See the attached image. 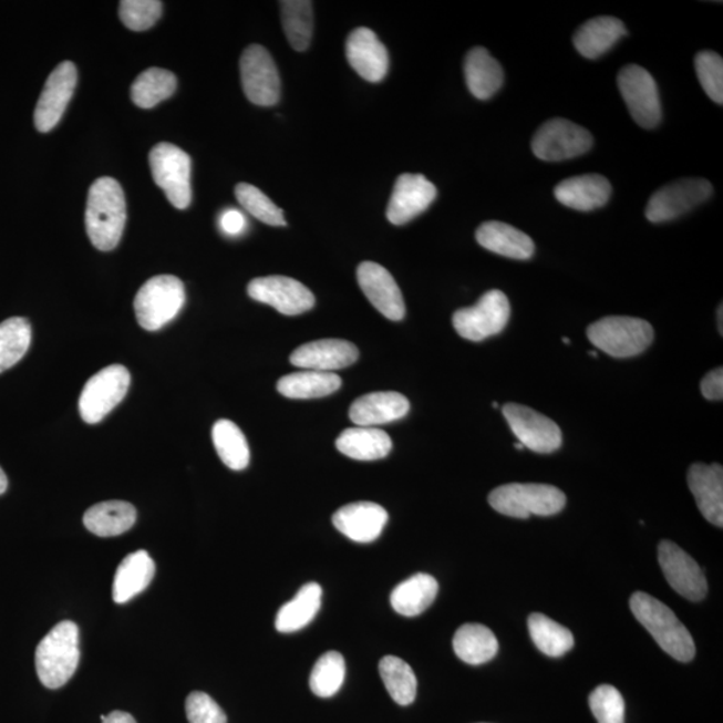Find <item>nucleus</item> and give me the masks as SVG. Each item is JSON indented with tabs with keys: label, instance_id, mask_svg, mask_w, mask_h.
<instances>
[{
	"label": "nucleus",
	"instance_id": "obj_7",
	"mask_svg": "<svg viewBox=\"0 0 723 723\" xmlns=\"http://www.w3.org/2000/svg\"><path fill=\"white\" fill-rule=\"evenodd\" d=\"M149 165L153 180L164 190L172 206L187 209L192 202L188 153L169 143L157 144L149 153Z\"/></svg>",
	"mask_w": 723,
	"mask_h": 723
},
{
	"label": "nucleus",
	"instance_id": "obj_35",
	"mask_svg": "<svg viewBox=\"0 0 723 723\" xmlns=\"http://www.w3.org/2000/svg\"><path fill=\"white\" fill-rule=\"evenodd\" d=\"M453 649L461 661L478 667L496 657L498 642L488 627L468 623L457 630L453 638Z\"/></svg>",
	"mask_w": 723,
	"mask_h": 723
},
{
	"label": "nucleus",
	"instance_id": "obj_13",
	"mask_svg": "<svg viewBox=\"0 0 723 723\" xmlns=\"http://www.w3.org/2000/svg\"><path fill=\"white\" fill-rule=\"evenodd\" d=\"M242 91L252 104L272 106L280 100V76L273 58L260 44H251L240 60Z\"/></svg>",
	"mask_w": 723,
	"mask_h": 723
},
{
	"label": "nucleus",
	"instance_id": "obj_11",
	"mask_svg": "<svg viewBox=\"0 0 723 723\" xmlns=\"http://www.w3.org/2000/svg\"><path fill=\"white\" fill-rule=\"evenodd\" d=\"M713 195V185L705 178H682L664 185L651 196L645 217L651 223H667L690 213Z\"/></svg>",
	"mask_w": 723,
	"mask_h": 723
},
{
	"label": "nucleus",
	"instance_id": "obj_30",
	"mask_svg": "<svg viewBox=\"0 0 723 723\" xmlns=\"http://www.w3.org/2000/svg\"><path fill=\"white\" fill-rule=\"evenodd\" d=\"M437 593V580L431 575L417 574L394 588L390 603L400 616L413 618L425 612L436 600Z\"/></svg>",
	"mask_w": 723,
	"mask_h": 723
},
{
	"label": "nucleus",
	"instance_id": "obj_25",
	"mask_svg": "<svg viewBox=\"0 0 723 723\" xmlns=\"http://www.w3.org/2000/svg\"><path fill=\"white\" fill-rule=\"evenodd\" d=\"M411 411V402L396 392L370 393L350 407V420L358 426L375 427L399 421Z\"/></svg>",
	"mask_w": 723,
	"mask_h": 723
},
{
	"label": "nucleus",
	"instance_id": "obj_12",
	"mask_svg": "<svg viewBox=\"0 0 723 723\" xmlns=\"http://www.w3.org/2000/svg\"><path fill=\"white\" fill-rule=\"evenodd\" d=\"M618 86L631 117L639 126L652 130L661 123V99L657 82L648 70L638 65L623 68L618 74Z\"/></svg>",
	"mask_w": 723,
	"mask_h": 723
},
{
	"label": "nucleus",
	"instance_id": "obj_26",
	"mask_svg": "<svg viewBox=\"0 0 723 723\" xmlns=\"http://www.w3.org/2000/svg\"><path fill=\"white\" fill-rule=\"evenodd\" d=\"M476 239L488 251L509 259L528 260L535 254L534 240L527 234L502 221L482 224Z\"/></svg>",
	"mask_w": 723,
	"mask_h": 723
},
{
	"label": "nucleus",
	"instance_id": "obj_15",
	"mask_svg": "<svg viewBox=\"0 0 723 723\" xmlns=\"http://www.w3.org/2000/svg\"><path fill=\"white\" fill-rule=\"evenodd\" d=\"M248 296L287 317L300 316L316 304V297L309 288L296 279L279 275L254 279L248 285Z\"/></svg>",
	"mask_w": 723,
	"mask_h": 723
},
{
	"label": "nucleus",
	"instance_id": "obj_39",
	"mask_svg": "<svg viewBox=\"0 0 723 723\" xmlns=\"http://www.w3.org/2000/svg\"><path fill=\"white\" fill-rule=\"evenodd\" d=\"M380 674L392 700L401 706H409L417 695V676L405 661L388 655L381 659Z\"/></svg>",
	"mask_w": 723,
	"mask_h": 723
},
{
	"label": "nucleus",
	"instance_id": "obj_44",
	"mask_svg": "<svg viewBox=\"0 0 723 723\" xmlns=\"http://www.w3.org/2000/svg\"><path fill=\"white\" fill-rule=\"evenodd\" d=\"M695 72L703 91L715 104L723 102V61L714 51H701L695 55Z\"/></svg>",
	"mask_w": 723,
	"mask_h": 723
},
{
	"label": "nucleus",
	"instance_id": "obj_52",
	"mask_svg": "<svg viewBox=\"0 0 723 723\" xmlns=\"http://www.w3.org/2000/svg\"><path fill=\"white\" fill-rule=\"evenodd\" d=\"M722 312H723V309H722V304H721L720 309H719V329H720L721 334H723V330H722L723 329V323H722L723 313Z\"/></svg>",
	"mask_w": 723,
	"mask_h": 723
},
{
	"label": "nucleus",
	"instance_id": "obj_10",
	"mask_svg": "<svg viewBox=\"0 0 723 723\" xmlns=\"http://www.w3.org/2000/svg\"><path fill=\"white\" fill-rule=\"evenodd\" d=\"M591 133L565 118L544 123L535 133L533 151L543 162H562L585 155L592 148Z\"/></svg>",
	"mask_w": 723,
	"mask_h": 723
},
{
	"label": "nucleus",
	"instance_id": "obj_53",
	"mask_svg": "<svg viewBox=\"0 0 723 723\" xmlns=\"http://www.w3.org/2000/svg\"><path fill=\"white\" fill-rule=\"evenodd\" d=\"M562 341H565V343L569 344V339L568 338H562Z\"/></svg>",
	"mask_w": 723,
	"mask_h": 723
},
{
	"label": "nucleus",
	"instance_id": "obj_42",
	"mask_svg": "<svg viewBox=\"0 0 723 723\" xmlns=\"http://www.w3.org/2000/svg\"><path fill=\"white\" fill-rule=\"evenodd\" d=\"M344 676L345 662L341 652H324L311 671V691L321 699H330L341 690Z\"/></svg>",
	"mask_w": 723,
	"mask_h": 723
},
{
	"label": "nucleus",
	"instance_id": "obj_36",
	"mask_svg": "<svg viewBox=\"0 0 723 723\" xmlns=\"http://www.w3.org/2000/svg\"><path fill=\"white\" fill-rule=\"evenodd\" d=\"M177 89L176 75L169 70L151 68L133 82L132 101L141 109H152L172 97Z\"/></svg>",
	"mask_w": 723,
	"mask_h": 723
},
{
	"label": "nucleus",
	"instance_id": "obj_31",
	"mask_svg": "<svg viewBox=\"0 0 723 723\" xmlns=\"http://www.w3.org/2000/svg\"><path fill=\"white\" fill-rule=\"evenodd\" d=\"M393 443L386 432L376 427H350L337 440V450L353 459L375 461L392 452Z\"/></svg>",
	"mask_w": 723,
	"mask_h": 723
},
{
	"label": "nucleus",
	"instance_id": "obj_21",
	"mask_svg": "<svg viewBox=\"0 0 723 723\" xmlns=\"http://www.w3.org/2000/svg\"><path fill=\"white\" fill-rule=\"evenodd\" d=\"M345 55L350 66L363 80L381 82L389 70V54L379 37L368 28L355 29L345 42Z\"/></svg>",
	"mask_w": 723,
	"mask_h": 723
},
{
	"label": "nucleus",
	"instance_id": "obj_1",
	"mask_svg": "<svg viewBox=\"0 0 723 723\" xmlns=\"http://www.w3.org/2000/svg\"><path fill=\"white\" fill-rule=\"evenodd\" d=\"M126 203L123 188L112 177H100L89 189L86 233L100 251H112L123 238Z\"/></svg>",
	"mask_w": 723,
	"mask_h": 723
},
{
	"label": "nucleus",
	"instance_id": "obj_40",
	"mask_svg": "<svg viewBox=\"0 0 723 723\" xmlns=\"http://www.w3.org/2000/svg\"><path fill=\"white\" fill-rule=\"evenodd\" d=\"M281 22L293 50L304 51L310 47L313 31L312 3L307 0L280 2Z\"/></svg>",
	"mask_w": 723,
	"mask_h": 723
},
{
	"label": "nucleus",
	"instance_id": "obj_50",
	"mask_svg": "<svg viewBox=\"0 0 723 723\" xmlns=\"http://www.w3.org/2000/svg\"><path fill=\"white\" fill-rule=\"evenodd\" d=\"M102 723H137L130 713L115 710L107 715H101Z\"/></svg>",
	"mask_w": 723,
	"mask_h": 723
},
{
	"label": "nucleus",
	"instance_id": "obj_9",
	"mask_svg": "<svg viewBox=\"0 0 723 723\" xmlns=\"http://www.w3.org/2000/svg\"><path fill=\"white\" fill-rule=\"evenodd\" d=\"M510 318V304L507 296L492 290L475 306L454 312L453 326L458 335L472 342H482L486 338L500 334Z\"/></svg>",
	"mask_w": 723,
	"mask_h": 723
},
{
	"label": "nucleus",
	"instance_id": "obj_34",
	"mask_svg": "<svg viewBox=\"0 0 723 723\" xmlns=\"http://www.w3.org/2000/svg\"><path fill=\"white\" fill-rule=\"evenodd\" d=\"M321 603L322 587L318 583H307L300 588L296 598L280 607L275 627L283 633L302 630L317 617Z\"/></svg>",
	"mask_w": 723,
	"mask_h": 723
},
{
	"label": "nucleus",
	"instance_id": "obj_19",
	"mask_svg": "<svg viewBox=\"0 0 723 723\" xmlns=\"http://www.w3.org/2000/svg\"><path fill=\"white\" fill-rule=\"evenodd\" d=\"M437 188L425 176L405 173L396 180L386 216L394 226H403L424 214L436 200Z\"/></svg>",
	"mask_w": 723,
	"mask_h": 723
},
{
	"label": "nucleus",
	"instance_id": "obj_5",
	"mask_svg": "<svg viewBox=\"0 0 723 723\" xmlns=\"http://www.w3.org/2000/svg\"><path fill=\"white\" fill-rule=\"evenodd\" d=\"M595 348L613 358H631L642 354L654 341V329L643 319L632 317H606L587 330Z\"/></svg>",
	"mask_w": 723,
	"mask_h": 723
},
{
	"label": "nucleus",
	"instance_id": "obj_28",
	"mask_svg": "<svg viewBox=\"0 0 723 723\" xmlns=\"http://www.w3.org/2000/svg\"><path fill=\"white\" fill-rule=\"evenodd\" d=\"M627 34L622 21L613 17H597L581 24L574 35L576 50L588 60H595L610 51Z\"/></svg>",
	"mask_w": 723,
	"mask_h": 723
},
{
	"label": "nucleus",
	"instance_id": "obj_3",
	"mask_svg": "<svg viewBox=\"0 0 723 723\" xmlns=\"http://www.w3.org/2000/svg\"><path fill=\"white\" fill-rule=\"evenodd\" d=\"M633 616L648 630L664 652L680 662L693 661V637L673 610L649 593L636 592L630 599Z\"/></svg>",
	"mask_w": 723,
	"mask_h": 723
},
{
	"label": "nucleus",
	"instance_id": "obj_16",
	"mask_svg": "<svg viewBox=\"0 0 723 723\" xmlns=\"http://www.w3.org/2000/svg\"><path fill=\"white\" fill-rule=\"evenodd\" d=\"M658 560L664 578L673 590L691 601L706 597L707 580L701 567L675 543L663 540L658 547Z\"/></svg>",
	"mask_w": 723,
	"mask_h": 723
},
{
	"label": "nucleus",
	"instance_id": "obj_22",
	"mask_svg": "<svg viewBox=\"0 0 723 723\" xmlns=\"http://www.w3.org/2000/svg\"><path fill=\"white\" fill-rule=\"evenodd\" d=\"M388 520L386 509L370 502L344 505L332 516V524L339 533L362 544L379 539Z\"/></svg>",
	"mask_w": 723,
	"mask_h": 723
},
{
	"label": "nucleus",
	"instance_id": "obj_23",
	"mask_svg": "<svg viewBox=\"0 0 723 723\" xmlns=\"http://www.w3.org/2000/svg\"><path fill=\"white\" fill-rule=\"evenodd\" d=\"M691 494L703 517L723 527V469L719 464H694L688 473Z\"/></svg>",
	"mask_w": 723,
	"mask_h": 723
},
{
	"label": "nucleus",
	"instance_id": "obj_51",
	"mask_svg": "<svg viewBox=\"0 0 723 723\" xmlns=\"http://www.w3.org/2000/svg\"><path fill=\"white\" fill-rule=\"evenodd\" d=\"M8 486H9L8 476H6L3 469L0 468V495H3L4 492L8 490Z\"/></svg>",
	"mask_w": 723,
	"mask_h": 723
},
{
	"label": "nucleus",
	"instance_id": "obj_17",
	"mask_svg": "<svg viewBox=\"0 0 723 723\" xmlns=\"http://www.w3.org/2000/svg\"><path fill=\"white\" fill-rule=\"evenodd\" d=\"M76 80V68L73 62L65 61L50 74L34 113L37 131L49 133L60 124L70 100H72Z\"/></svg>",
	"mask_w": 723,
	"mask_h": 723
},
{
	"label": "nucleus",
	"instance_id": "obj_6",
	"mask_svg": "<svg viewBox=\"0 0 723 723\" xmlns=\"http://www.w3.org/2000/svg\"><path fill=\"white\" fill-rule=\"evenodd\" d=\"M185 303V287L173 275H159L146 281L134 299L141 328L157 331L178 316Z\"/></svg>",
	"mask_w": 723,
	"mask_h": 723
},
{
	"label": "nucleus",
	"instance_id": "obj_41",
	"mask_svg": "<svg viewBox=\"0 0 723 723\" xmlns=\"http://www.w3.org/2000/svg\"><path fill=\"white\" fill-rule=\"evenodd\" d=\"M30 343L31 326L28 319L14 317L0 323V373L21 361Z\"/></svg>",
	"mask_w": 723,
	"mask_h": 723
},
{
	"label": "nucleus",
	"instance_id": "obj_20",
	"mask_svg": "<svg viewBox=\"0 0 723 723\" xmlns=\"http://www.w3.org/2000/svg\"><path fill=\"white\" fill-rule=\"evenodd\" d=\"M360 357L355 344L343 339H321L300 345L290 357L293 366L332 373L351 366Z\"/></svg>",
	"mask_w": 723,
	"mask_h": 723
},
{
	"label": "nucleus",
	"instance_id": "obj_2",
	"mask_svg": "<svg viewBox=\"0 0 723 723\" xmlns=\"http://www.w3.org/2000/svg\"><path fill=\"white\" fill-rule=\"evenodd\" d=\"M81 659L80 629L72 620H63L38 644L35 669L48 689H60L72 680Z\"/></svg>",
	"mask_w": 723,
	"mask_h": 723
},
{
	"label": "nucleus",
	"instance_id": "obj_32",
	"mask_svg": "<svg viewBox=\"0 0 723 723\" xmlns=\"http://www.w3.org/2000/svg\"><path fill=\"white\" fill-rule=\"evenodd\" d=\"M137 520L136 508L131 503L112 500L93 505L83 516L87 530L100 537L120 536Z\"/></svg>",
	"mask_w": 723,
	"mask_h": 723
},
{
	"label": "nucleus",
	"instance_id": "obj_18",
	"mask_svg": "<svg viewBox=\"0 0 723 723\" xmlns=\"http://www.w3.org/2000/svg\"><path fill=\"white\" fill-rule=\"evenodd\" d=\"M358 283L370 303L390 321H402L406 307L399 285L385 267L363 261L357 271Z\"/></svg>",
	"mask_w": 723,
	"mask_h": 723
},
{
	"label": "nucleus",
	"instance_id": "obj_8",
	"mask_svg": "<svg viewBox=\"0 0 723 723\" xmlns=\"http://www.w3.org/2000/svg\"><path fill=\"white\" fill-rule=\"evenodd\" d=\"M131 373L123 364L102 369L86 382L80 396V413L86 424H99L125 399Z\"/></svg>",
	"mask_w": 723,
	"mask_h": 723
},
{
	"label": "nucleus",
	"instance_id": "obj_14",
	"mask_svg": "<svg viewBox=\"0 0 723 723\" xmlns=\"http://www.w3.org/2000/svg\"><path fill=\"white\" fill-rule=\"evenodd\" d=\"M505 420L514 432L518 443L536 453H554L561 446V431L552 420L534 409L507 403L503 407Z\"/></svg>",
	"mask_w": 723,
	"mask_h": 723
},
{
	"label": "nucleus",
	"instance_id": "obj_33",
	"mask_svg": "<svg viewBox=\"0 0 723 723\" xmlns=\"http://www.w3.org/2000/svg\"><path fill=\"white\" fill-rule=\"evenodd\" d=\"M341 386V376L313 370L288 374L277 385L278 392L291 400L322 399L335 393Z\"/></svg>",
	"mask_w": 723,
	"mask_h": 723
},
{
	"label": "nucleus",
	"instance_id": "obj_4",
	"mask_svg": "<svg viewBox=\"0 0 723 723\" xmlns=\"http://www.w3.org/2000/svg\"><path fill=\"white\" fill-rule=\"evenodd\" d=\"M566 495L546 484H507L490 492V507L504 516H554L565 509Z\"/></svg>",
	"mask_w": 723,
	"mask_h": 723
},
{
	"label": "nucleus",
	"instance_id": "obj_45",
	"mask_svg": "<svg viewBox=\"0 0 723 723\" xmlns=\"http://www.w3.org/2000/svg\"><path fill=\"white\" fill-rule=\"evenodd\" d=\"M588 702L598 723H624L623 696L611 684H600Z\"/></svg>",
	"mask_w": 723,
	"mask_h": 723
},
{
	"label": "nucleus",
	"instance_id": "obj_24",
	"mask_svg": "<svg viewBox=\"0 0 723 723\" xmlns=\"http://www.w3.org/2000/svg\"><path fill=\"white\" fill-rule=\"evenodd\" d=\"M612 194L611 184L601 175H581L569 177L556 185L555 196L568 208L590 213L605 207Z\"/></svg>",
	"mask_w": 723,
	"mask_h": 723
},
{
	"label": "nucleus",
	"instance_id": "obj_27",
	"mask_svg": "<svg viewBox=\"0 0 723 723\" xmlns=\"http://www.w3.org/2000/svg\"><path fill=\"white\" fill-rule=\"evenodd\" d=\"M155 561L144 549L127 555L114 575L112 593L115 603L124 605L144 592L155 578Z\"/></svg>",
	"mask_w": 723,
	"mask_h": 723
},
{
	"label": "nucleus",
	"instance_id": "obj_43",
	"mask_svg": "<svg viewBox=\"0 0 723 723\" xmlns=\"http://www.w3.org/2000/svg\"><path fill=\"white\" fill-rule=\"evenodd\" d=\"M235 195L240 206L256 219L272 227L286 226L283 210L277 204H273L270 197L266 196L259 188L254 187L251 184L241 183L236 185Z\"/></svg>",
	"mask_w": 723,
	"mask_h": 723
},
{
	"label": "nucleus",
	"instance_id": "obj_37",
	"mask_svg": "<svg viewBox=\"0 0 723 723\" xmlns=\"http://www.w3.org/2000/svg\"><path fill=\"white\" fill-rule=\"evenodd\" d=\"M213 440L217 454L233 471L246 469L251 458L245 434L233 421H217L213 428Z\"/></svg>",
	"mask_w": 723,
	"mask_h": 723
},
{
	"label": "nucleus",
	"instance_id": "obj_38",
	"mask_svg": "<svg viewBox=\"0 0 723 723\" xmlns=\"http://www.w3.org/2000/svg\"><path fill=\"white\" fill-rule=\"evenodd\" d=\"M528 629L536 648L543 654L558 658L574 648L572 632L543 613H533L529 617Z\"/></svg>",
	"mask_w": 723,
	"mask_h": 723
},
{
	"label": "nucleus",
	"instance_id": "obj_49",
	"mask_svg": "<svg viewBox=\"0 0 723 723\" xmlns=\"http://www.w3.org/2000/svg\"><path fill=\"white\" fill-rule=\"evenodd\" d=\"M246 227V216L238 209H227L220 216V228L228 236H238L245 233Z\"/></svg>",
	"mask_w": 723,
	"mask_h": 723
},
{
	"label": "nucleus",
	"instance_id": "obj_48",
	"mask_svg": "<svg viewBox=\"0 0 723 723\" xmlns=\"http://www.w3.org/2000/svg\"><path fill=\"white\" fill-rule=\"evenodd\" d=\"M701 392L706 400L722 401L723 399V369L710 371L701 382Z\"/></svg>",
	"mask_w": 723,
	"mask_h": 723
},
{
	"label": "nucleus",
	"instance_id": "obj_29",
	"mask_svg": "<svg viewBox=\"0 0 723 723\" xmlns=\"http://www.w3.org/2000/svg\"><path fill=\"white\" fill-rule=\"evenodd\" d=\"M465 80L477 100H489L500 91L504 72L500 63L484 48L472 49L465 58Z\"/></svg>",
	"mask_w": 723,
	"mask_h": 723
},
{
	"label": "nucleus",
	"instance_id": "obj_46",
	"mask_svg": "<svg viewBox=\"0 0 723 723\" xmlns=\"http://www.w3.org/2000/svg\"><path fill=\"white\" fill-rule=\"evenodd\" d=\"M163 3L158 0H124L120 3V18L127 29L145 31L162 17Z\"/></svg>",
	"mask_w": 723,
	"mask_h": 723
},
{
	"label": "nucleus",
	"instance_id": "obj_47",
	"mask_svg": "<svg viewBox=\"0 0 723 723\" xmlns=\"http://www.w3.org/2000/svg\"><path fill=\"white\" fill-rule=\"evenodd\" d=\"M185 712L189 723H227V715L219 703L202 691L188 695Z\"/></svg>",
	"mask_w": 723,
	"mask_h": 723
}]
</instances>
